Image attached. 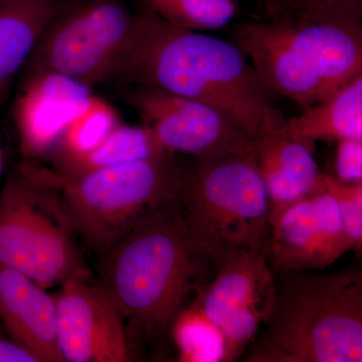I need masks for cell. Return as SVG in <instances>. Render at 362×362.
<instances>
[{
    "label": "cell",
    "instance_id": "cell-17",
    "mask_svg": "<svg viewBox=\"0 0 362 362\" xmlns=\"http://www.w3.org/2000/svg\"><path fill=\"white\" fill-rule=\"evenodd\" d=\"M288 134L314 149L318 140H362V75L329 99L302 110L286 121Z\"/></svg>",
    "mask_w": 362,
    "mask_h": 362
},
{
    "label": "cell",
    "instance_id": "cell-19",
    "mask_svg": "<svg viewBox=\"0 0 362 362\" xmlns=\"http://www.w3.org/2000/svg\"><path fill=\"white\" fill-rule=\"evenodd\" d=\"M170 342L178 361L223 362V333L202 310L199 297L176 317L171 327Z\"/></svg>",
    "mask_w": 362,
    "mask_h": 362
},
{
    "label": "cell",
    "instance_id": "cell-25",
    "mask_svg": "<svg viewBox=\"0 0 362 362\" xmlns=\"http://www.w3.org/2000/svg\"><path fill=\"white\" fill-rule=\"evenodd\" d=\"M0 362H39L33 354L0 329Z\"/></svg>",
    "mask_w": 362,
    "mask_h": 362
},
{
    "label": "cell",
    "instance_id": "cell-12",
    "mask_svg": "<svg viewBox=\"0 0 362 362\" xmlns=\"http://www.w3.org/2000/svg\"><path fill=\"white\" fill-rule=\"evenodd\" d=\"M265 254L274 273L323 271L351 250L337 202L325 189L271 220Z\"/></svg>",
    "mask_w": 362,
    "mask_h": 362
},
{
    "label": "cell",
    "instance_id": "cell-26",
    "mask_svg": "<svg viewBox=\"0 0 362 362\" xmlns=\"http://www.w3.org/2000/svg\"><path fill=\"white\" fill-rule=\"evenodd\" d=\"M265 9V18L291 9L293 0H261Z\"/></svg>",
    "mask_w": 362,
    "mask_h": 362
},
{
    "label": "cell",
    "instance_id": "cell-1",
    "mask_svg": "<svg viewBox=\"0 0 362 362\" xmlns=\"http://www.w3.org/2000/svg\"><path fill=\"white\" fill-rule=\"evenodd\" d=\"M110 82L156 88L206 105L256 143L287 121L276 95L232 40L175 28L147 11L135 14Z\"/></svg>",
    "mask_w": 362,
    "mask_h": 362
},
{
    "label": "cell",
    "instance_id": "cell-11",
    "mask_svg": "<svg viewBox=\"0 0 362 362\" xmlns=\"http://www.w3.org/2000/svg\"><path fill=\"white\" fill-rule=\"evenodd\" d=\"M52 295L64 362L135 361L122 316L99 282L69 281Z\"/></svg>",
    "mask_w": 362,
    "mask_h": 362
},
{
    "label": "cell",
    "instance_id": "cell-10",
    "mask_svg": "<svg viewBox=\"0 0 362 362\" xmlns=\"http://www.w3.org/2000/svg\"><path fill=\"white\" fill-rule=\"evenodd\" d=\"M275 290V273L262 250H235L216 263L202 290V310L221 328L226 349L242 351L265 320Z\"/></svg>",
    "mask_w": 362,
    "mask_h": 362
},
{
    "label": "cell",
    "instance_id": "cell-22",
    "mask_svg": "<svg viewBox=\"0 0 362 362\" xmlns=\"http://www.w3.org/2000/svg\"><path fill=\"white\" fill-rule=\"evenodd\" d=\"M323 187L337 202L343 228L352 251L362 250V181L347 183L324 173Z\"/></svg>",
    "mask_w": 362,
    "mask_h": 362
},
{
    "label": "cell",
    "instance_id": "cell-24",
    "mask_svg": "<svg viewBox=\"0 0 362 362\" xmlns=\"http://www.w3.org/2000/svg\"><path fill=\"white\" fill-rule=\"evenodd\" d=\"M291 9H327L362 14V0H293Z\"/></svg>",
    "mask_w": 362,
    "mask_h": 362
},
{
    "label": "cell",
    "instance_id": "cell-23",
    "mask_svg": "<svg viewBox=\"0 0 362 362\" xmlns=\"http://www.w3.org/2000/svg\"><path fill=\"white\" fill-rule=\"evenodd\" d=\"M334 168V177L342 182L362 181V140L345 139L337 142Z\"/></svg>",
    "mask_w": 362,
    "mask_h": 362
},
{
    "label": "cell",
    "instance_id": "cell-14",
    "mask_svg": "<svg viewBox=\"0 0 362 362\" xmlns=\"http://www.w3.org/2000/svg\"><path fill=\"white\" fill-rule=\"evenodd\" d=\"M0 325L39 362H64L57 344L52 293L23 272L0 263Z\"/></svg>",
    "mask_w": 362,
    "mask_h": 362
},
{
    "label": "cell",
    "instance_id": "cell-27",
    "mask_svg": "<svg viewBox=\"0 0 362 362\" xmlns=\"http://www.w3.org/2000/svg\"><path fill=\"white\" fill-rule=\"evenodd\" d=\"M2 171H4V154H2L1 146H0V177H1Z\"/></svg>",
    "mask_w": 362,
    "mask_h": 362
},
{
    "label": "cell",
    "instance_id": "cell-4",
    "mask_svg": "<svg viewBox=\"0 0 362 362\" xmlns=\"http://www.w3.org/2000/svg\"><path fill=\"white\" fill-rule=\"evenodd\" d=\"M264 329L247 362H361L362 272L275 273Z\"/></svg>",
    "mask_w": 362,
    "mask_h": 362
},
{
    "label": "cell",
    "instance_id": "cell-9",
    "mask_svg": "<svg viewBox=\"0 0 362 362\" xmlns=\"http://www.w3.org/2000/svg\"><path fill=\"white\" fill-rule=\"evenodd\" d=\"M124 100L162 148L192 158L251 154L252 141L226 117L194 100L146 86H126Z\"/></svg>",
    "mask_w": 362,
    "mask_h": 362
},
{
    "label": "cell",
    "instance_id": "cell-20",
    "mask_svg": "<svg viewBox=\"0 0 362 362\" xmlns=\"http://www.w3.org/2000/svg\"><path fill=\"white\" fill-rule=\"evenodd\" d=\"M145 11L192 32L221 30L240 11V0H139Z\"/></svg>",
    "mask_w": 362,
    "mask_h": 362
},
{
    "label": "cell",
    "instance_id": "cell-7",
    "mask_svg": "<svg viewBox=\"0 0 362 362\" xmlns=\"http://www.w3.org/2000/svg\"><path fill=\"white\" fill-rule=\"evenodd\" d=\"M178 201L190 230L216 263L235 250H265L270 204L254 152L192 158Z\"/></svg>",
    "mask_w": 362,
    "mask_h": 362
},
{
    "label": "cell",
    "instance_id": "cell-21",
    "mask_svg": "<svg viewBox=\"0 0 362 362\" xmlns=\"http://www.w3.org/2000/svg\"><path fill=\"white\" fill-rule=\"evenodd\" d=\"M121 123L120 117L110 104L100 98H93L89 106L69 126L47 160L51 162L89 151Z\"/></svg>",
    "mask_w": 362,
    "mask_h": 362
},
{
    "label": "cell",
    "instance_id": "cell-13",
    "mask_svg": "<svg viewBox=\"0 0 362 362\" xmlns=\"http://www.w3.org/2000/svg\"><path fill=\"white\" fill-rule=\"evenodd\" d=\"M94 97L90 88L56 74L21 78L11 118L25 161L47 160Z\"/></svg>",
    "mask_w": 362,
    "mask_h": 362
},
{
    "label": "cell",
    "instance_id": "cell-6",
    "mask_svg": "<svg viewBox=\"0 0 362 362\" xmlns=\"http://www.w3.org/2000/svg\"><path fill=\"white\" fill-rule=\"evenodd\" d=\"M0 263L47 290L94 280L58 192L37 162L11 170L0 192Z\"/></svg>",
    "mask_w": 362,
    "mask_h": 362
},
{
    "label": "cell",
    "instance_id": "cell-16",
    "mask_svg": "<svg viewBox=\"0 0 362 362\" xmlns=\"http://www.w3.org/2000/svg\"><path fill=\"white\" fill-rule=\"evenodd\" d=\"M70 0H0V105L52 18Z\"/></svg>",
    "mask_w": 362,
    "mask_h": 362
},
{
    "label": "cell",
    "instance_id": "cell-5",
    "mask_svg": "<svg viewBox=\"0 0 362 362\" xmlns=\"http://www.w3.org/2000/svg\"><path fill=\"white\" fill-rule=\"evenodd\" d=\"M187 162L178 154L126 162L77 177L45 173L81 244L100 259L180 194Z\"/></svg>",
    "mask_w": 362,
    "mask_h": 362
},
{
    "label": "cell",
    "instance_id": "cell-3",
    "mask_svg": "<svg viewBox=\"0 0 362 362\" xmlns=\"http://www.w3.org/2000/svg\"><path fill=\"white\" fill-rule=\"evenodd\" d=\"M230 40L269 90L302 110L329 99L362 75L359 14L289 9L233 26Z\"/></svg>",
    "mask_w": 362,
    "mask_h": 362
},
{
    "label": "cell",
    "instance_id": "cell-15",
    "mask_svg": "<svg viewBox=\"0 0 362 362\" xmlns=\"http://www.w3.org/2000/svg\"><path fill=\"white\" fill-rule=\"evenodd\" d=\"M254 158L268 194L270 223L286 207L324 189L313 149L285 127L258 143Z\"/></svg>",
    "mask_w": 362,
    "mask_h": 362
},
{
    "label": "cell",
    "instance_id": "cell-8",
    "mask_svg": "<svg viewBox=\"0 0 362 362\" xmlns=\"http://www.w3.org/2000/svg\"><path fill=\"white\" fill-rule=\"evenodd\" d=\"M134 21L122 0H70L45 28L23 77L56 74L90 89L109 83Z\"/></svg>",
    "mask_w": 362,
    "mask_h": 362
},
{
    "label": "cell",
    "instance_id": "cell-18",
    "mask_svg": "<svg viewBox=\"0 0 362 362\" xmlns=\"http://www.w3.org/2000/svg\"><path fill=\"white\" fill-rule=\"evenodd\" d=\"M165 154L173 153L162 148L148 128L121 123L94 148L51 161L52 168L49 169L59 177H77L97 169Z\"/></svg>",
    "mask_w": 362,
    "mask_h": 362
},
{
    "label": "cell",
    "instance_id": "cell-2",
    "mask_svg": "<svg viewBox=\"0 0 362 362\" xmlns=\"http://www.w3.org/2000/svg\"><path fill=\"white\" fill-rule=\"evenodd\" d=\"M100 259L98 282L122 316L135 361L165 357L176 317L216 273V262L188 226L178 195Z\"/></svg>",
    "mask_w": 362,
    "mask_h": 362
}]
</instances>
